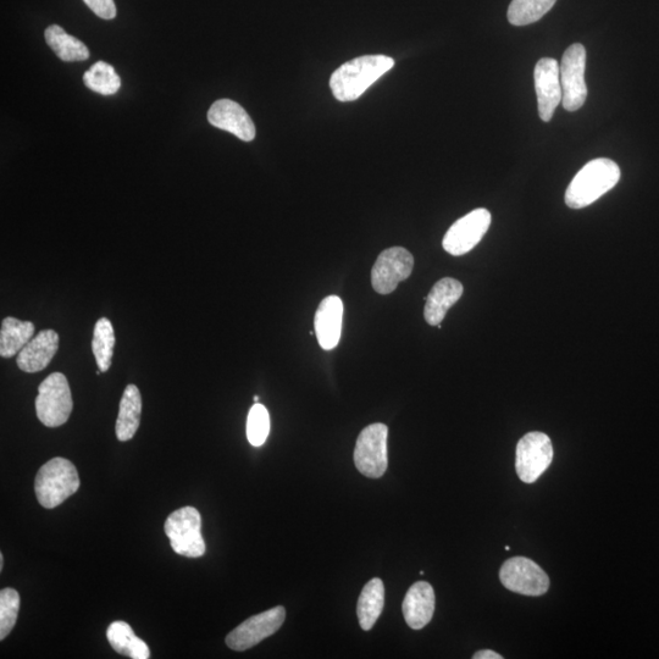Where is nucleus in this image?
Listing matches in <instances>:
<instances>
[{
  "instance_id": "6",
  "label": "nucleus",
  "mask_w": 659,
  "mask_h": 659,
  "mask_svg": "<svg viewBox=\"0 0 659 659\" xmlns=\"http://www.w3.org/2000/svg\"><path fill=\"white\" fill-rule=\"evenodd\" d=\"M389 428L385 424H371L358 436L354 450V464L364 476L379 479L389 467L387 456Z\"/></svg>"
},
{
  "instance_id": "12",
  "label": "nucleus",
  "mask_w": 659,
  "mask_h": 659,
  "mask_svg": "<svg viewBox=\"0 0 659 659\" xmlns=\"http://www.w3.org/2000/svg\"><path fill=\"white\" fill-rule=\"evenodd\" d=\"M491 225V213L480 208L465 215L454 223L443 237L442 246L452 256H463L472 251L483 240Z\"/></svg>"
},
{
  "instance_id": "4",
  "label": "nucleus",
  "mask_w": 659,
  "mask_h": 659,
  "mask_svg": "<svg viewBox=\"0 0 659 659\" xmlns=\"http://www.w3.org/2000/svg\"><path fill=\"white\" fill-rule=\"evenodd\" d=\"M73 408V395L64 374L53 373L38 387L36 413L47 428H59L68 422Z\"/></svg>"
},
{
  "instance_id": "11",
  "label": "nucleus",
  "mask_w": 659,
  "mask_h": 659,
  "mask_svg": "<svg viewBox=\"0 0 659 659\" xmlns=\"http://www.w3.org/2000/svg\"><path fill=\"white\" fill-rule=\"evenodd\" d=\"M414 258L406 248L392 247L382 252L371 270V285L380 295H390L400 282L411 276Z\"/></svg>"
},
{
  "instance_id": "7",
  "label": "nucleus",
  "mask_w": 659,
  "mask_h": 659,
  "mask_svg": "<svg viewBox=\"0 0 659 659\" xmlns=\"http://www.w3.org/2000/svg\"><path fill=\"white\" fill-rule=\"evenodd\" d=\"M515 456V469L519 479L526 484H533L550 467L555 452L550 437L533 431L518 442Z\"/></svg>"
},
{
  "instance_id": "5",
  "label": "nucleus",
  "mask_w": 659,
  "mask_h": 659,
  "mask_svg": "<svg viewBox=\"0 0 659 659\" xmlns=\"http://www.w3.org/2000/svg\"><path fill=\"white\" fill-rule=\"evenodd\" d=\"M164 531L177 555L199 558L206 553L202 536V517L195 507H184L171 513Z\"/></svg>"
},
{
  "instance_id": "16",
  "label": "nucleus",
  "mask_w": 659,
  "mask_h": 659,
  "mask_svg": "<svg viewBox=\"0 0 659 659\" xmlns=\"http://www.w3.org/2000/svg\"><path fill=\"white\" fill-rule=\"evenodd\" d=\"M435 591L425 581H418L408 590L404 597L402 611L406 623L414 630L426 627L434 617Z\"/></svg>"
},
{
  "instance_id": "20",
  "label": "nucleus",
  "mask_w": 659,
  "mask_h": 659,
  "mask_svg": "<svg viewBox=\"0 0 659 659\" xmlns=\"http://www.w3.org/2000/svg\"><path fill=\"white\" fill-rule=\"evenodd\" d=\"M35 336V325L31 321L5 318L0 330V356L15 357Z\"/></svg>"
},
{
  "instance_id": "10",
  "label": "nucleus",
  "mask_w": 659,
  "mask_h": 659,
  "mask_svg": "<svg viewBox=\"0 0 659 659\" xmlns=\"http://www.w3.org/2000/svg\"><path fill=\"white\" fill-rule=\"evenodd\" d=\"M286 619V609L282 606L257 614L238 625L226 636V645L234 651H246L270 638L278 631Z\"/></svg>"
},
{
  "instance_id": "22",
  "label": "nucleus",
  "mask_w": 659,
  "mask_h": 659,
  "mask_svg": "<svg viewBox=\"0 0 659 659\" xmlns=\"http://www.w3.org/2000/svg\"><path fill=\"white\" fill-rule=\"evenodd\" d=\"M107 638L113 649L132 659H148L151 651L145 641L134 633V630L125 622H114L109 625Z\"/></svg>"
},
{
  "instance_id": "33",
  "label": "nucleus",
  "mask_w": 659,
  "mask_h": 659,
  "mask_svg": "<svg viewBox=\"0 0 659 659\" xmlns=\"http://www.w3.org/2000/svg\"><path fill=\"white\" fill-rule=\"evenodd\" d=\"M505 550H506V551H509V550H511V548H509V546H506V547H505Z\"/></svg>"
},
{
  "instance_id": "31",
  "label": "nucleus",
  "mask_w": 659,
  "mask_h": 659,
  "mask_svg": "<svg viewBox=\"0 0 659 659\" xmlns=\"http://www.w3.org/2000/svg\"><path fill=\"white\" fill-rule=\"evenodd\" d=\"M4 567V556L2 553H0V570H2Z\"/></svg>"
},
{
  "instance_id": "1",
  "label": "nucleus",
  "mask_w": 659,
  "mask_h": 659,
  "mask_svg": "<svg viewBox=\"0 0 659 659\" xmlns=\"http://www.w3.org/2000/svg\"><path fill=\"white\" fill-rule=\"evenodd\" d=\"M395 66L386 55H364L340 66L332 74L330 88L337 101H356L376 81Z\"/></svg>"
},
{
  "instance_id": "23",
  "label": "nucleus",
  "mask_w": 659,
  "mask_h": 659,
  "mask_svg": "<svg viewBox=\"0 0 659 659\" xmlns=\"http://www.w3.org/2000/svg\"><path fill=\"white\" fill-rule=\"evenodd\" d=\"M48 46L58 55L63 62H83L90 58V51L86 44L77 40L74 36L68 35L58 25L49 26L44 33Z\"/></svg>"
},
{
  "instance_id": "13",
  "label": "nucleus",
  "mask_w": 659,
  "mask_h": 659,
  "mask_svg": "<svg viewBox=\"0 0 659 659\" xmlns=\"http://www.w3.org/2000/svg\"><path fill=\"white\" fill-rule=\"evenodd\" d=\"M534 79L540 118L550 123L563 98L559 64L552 58L540 59L535 66Z\"/></svg>"
},
{
  "instance_id": "3",
  "label": "nucleus",
  "mask_w": 659,
  "mask_h": 659,
  "mask_svg": "<svg viewBox=\"0 0 659 659\" xmlns=\"http://www.w3.org/2000/svg\"><path fill=\"white\" fill-rule=\"evenodd\" d=\"M80 489V476L75 465L68 459H51L38 470L35 492L40 505L53 509L62 505Z\"/></svg>"
},
{
  "instance_id": "17",
  "label": "nucleus",
  "mask_w": 659,
  "mask_h": 659,
  "mask_svg": "<svg viewBox=\"0 0 659 659\" xmlns=\"http://www.w3.org/2000/svg\"><path fill=\"white\" fill-rule=\"evenodd\" d=\"M59 348V335L54 330H43L22 348L18 354V367L25 373H38L53 361Z\"/></svg>"
},
{
  "instance_id": "29",
  "label": "nucleus",
  "mask_w": 659,
  "mask_h": 659,
  "mask_svg": "<svg viewBox=\"0 0 659 659\" xmlns=\"http://www.w3.org/2000/svg\"><path fill=\"white\" fill-rule=\"evenodd\" d=\"M94 14L104 20H112L116 16L114 0H83Z\"/></svg>"
},
{
  "instance_id": "26",
  "label": "nucleus",
  "mask_w": 659,
  "mask_h": 659,
  "mask_svg": "<svg viewBox=\"0 0 659 659\" xmlns=\"http://www.w3.org/2000/svg\"><path fill=\"white\" fill-rule=\"evenodd\" d=\"M83 83L93 92L103 94V96H112L121 87L119 75L116 74L112 65L105 62L93 64L91 69L83 75Z\"/></svg>"
},
{
  "instance_id": "27",
  "label": "nucleus",
  "mask_w": 659,
  "mask_h": 659,
  "mask_svg": "<svg viewBox=\"0 0 659 659\" xmlns=\"http://www.w3.org/2000/svg\"><path fill=\"white\" fill-rule=\"evenodd\" d=\"M20 609L19 592L11 587L0 591V640H5L14 629Z\"/></svg>"
},
{
  "instance_id": "28",
  "label": "nucleus",
  "mask_w": 659,
  "mask_h": 659,
  "mask_svg": "<svg viewBox=\"0 0 659 659\" xmlns=\"http://www.w3.org/2000/svg\"><path fill=\"white\" fill-rule=\"evenodd\" d=\"M270 434V415L263 404L256 403L248 413L247 437L254 447L263 446Z\"/></svg>"
},
{
  "instance_id": "9",
  "label": "nucleus",
  "mask_w": 659,
  "mask_h": 659,
  "mask_svg": "<svg viewBox=\"0 0 659 659\" xmlns=\"http://www.w3.org/2000/svg\"><path fill=\"white\" fill-rule=\"evenodd\" d=\"M506 589L524 596H542L550 589V579L540 566L529 558L508 559L500 570Z\"/></svg>"
},
{
  "instance_id": "25",
  "label": "nucleus",
  "mask_w": 659,
  "mask_h": 659,
  "mask_svg": "<svg viewBox=\"0 0 659 659\" xmlns=\"http://www.w3.org/2000/svg\"><path fill=\"white\" fill-rule=\"evenodd\" d=\"M557 0H513L508 9V20L514 26L534 24L544 18Z\"/></svg>"
},
{
  "instance_id": "21",
  "label": "nucleus",
  "mask_w": 659,
  "mask_h": 659,
  "mask_svg": "<svg viewBox=\"0 0 659 659\" xmlns=\"http://www.w3.org/2000/svg\"><path fill=\"white\" fill-rule=\"evenodd\" d=\"M385 606V586L382 580L374 578L364 586L359 596L357 614L359 624L363 630L368 631L374 627L381 616Z\"/></svg>"
},
{
  "instance_id": "18",
  "label": "nucleus",
  "mask_w": 659,
  "mask_h": 659,
  "mask_svg": "<svg viewBox=\"0 0 659 659\" xmlns=\"http://www.w3.org/2000/svg\"><path fill=\"white\" fill-rule=\"evenodd\" d=\"M464 287L458 280L451 278L437 281L429 296L426 297L424 317L431 326L441 325L448 310L463 296Z\"/></svg>"
},
{
  "instance_id": "2",
  "label": "nucleus",
  "mask_w": 659,
  "mask_h": 659,
  "mask_svg": "<svg viewBox=\"0 0 659 659\" xmlns=\"http://www.w3.org/2000/svg\"><path fill=\"white\" fill-rule=\"evenodd\" d=\"M620 180V168L611 159L591 160L575 175L567 188L566 203L569 208L583 209L616 187Z\"/></svg>"
},
{
  "instance_id": "24",
  "label": "nucleus",
  "mask_w": 659,
  "mask_h": 659,
  "mask_svg": "<svg viewBox=\"0 0 659 659\" xmlns=\"http://www.w3.org/2000/svg\"><path fill=\"white\" fill-rule=\"evenodd\" d=\"M115 334L113 324L107 318H101L94 326L92 350L98 369L107 373L113 362Z\"/></svg>"
},
{
  "instance_id": "30",
  "label": "nucleus",
  "mask_w": 659,
  "mask_h": 659,
  "mask_svg": "<svg viewBox=\"0 0 659 659\" xmlns=\"http://www.w3.org/2000/svg\"><path fill=\"white\" fill-rule=\"evenodd\" d=\"M474 659H502L501 655L491 650H483L476 652L473 656Z\"/></svg>"
},
{
  "instance_id": "19",
  "label": "nucleus",
  "mask_w": 659,
  "mask_h": 659,
  "mask_svg": "<svg viewBox=\"0 0 659 659\" xmlns=\"http://www.w3.org/2000/svg\"><path fill=\"white\" fill-rule=\"evenodd\" d=\"M142 397L136 385H129L121 397L119 417L116 420L115 433L118 440L126 442L134 439L141 424Z\"/></svg>"
},
{
  "instance_id": "8",
  "label": "nucleus",
  "mask_w": 659,
  "mask_h": 659,
  "mask_svg": "<svg viewBox=\"0 0 659 659\" xmlns=\"http://www.w3.org/2000/svg\"><path fill=\"white\" fill-rule=\"evenodd\" d=\"M559 69H561L563 108L570 113L577 112L583 107L587 98L586 49L583 44L575 43L567 49Z\"/></svg>"
},
{
  "instance_id": "14",
  "label": "nucleus",
  "mask_w": 659,
  "mask_h": 659,
  "mask_svg": "<svg viewBox=\"0 0 659 659\" xmlns=\"http://www.w3.org/2000/svg\"><path fill=\"white\" fill-rule=\"evenodd\" d=\"M208 121L220 130L231 132L240 140L251 142L256 138V126L240 104L220 99L210 107Z\"/></svg>"
},
{
  "instance_id": "15",
  "label": "nucleus",
  "mask_w": 659,
  "mask_h": 659,
  "mask_svg": "<svg viewBox=\"0 0 659 659\" xmlns=\"http://www.w3.org/2000/svg\"><path fill=\"white\" fill-rule=\"evenodd\" d=\"M343 319V303L340 297L329 296L320 303L314 318L315 334L324 351L339 345Z\"/></svg>"
},
{
  "instance_id": "32",
  "label": "nucleus",
  "mask_w": 659,
  "mask_h": 659,
  "mask_svg": "<svg viewBox=\"0 0 659 659\" xmlns=\"http://www.w3.org/2000/svg\"><path fill=\"white\" fill-rule=\"evenodd\" d=\"M254 402H256V403L259 402V397L258 396H254Z\"/></svg>"
}]
</instances>
